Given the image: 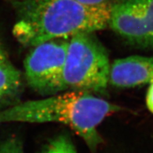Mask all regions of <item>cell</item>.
<instances>
[{
  "mask_svg": "<svg viewBox=\"0 0 153 153\" xmlns=\"http://www.w3.org/2000/svg\"><path fill=\"white\" fill-rule=\"evenodd\" d=\"M13 34L24 46L94 33L108 26L111 4L88 5L77 0H15Z\"/></svg>",
  "mask_w": 153,
  "mask_h": 153,
  "instance_id": "cell-1",
  "label": "cell"
},
{
  "mask_svg": "<svg viewBox=\"0 0 153 153\" xmlns=\"http://www.w3.org/2000/svg\"><path fill=\"white\" fill-rule=\"evenodd\" d=\"M120 107L75 91L45 98L17 103L0 111V124L7 123H59L70 127L91 150L102 143L97 128L105 118L120 111Z\"/></svg>",
  "mask_w": 153,
  "mask_h": 153,
  "instance_id": "cell-2",
  "label": "cell"
},
{
  "mask_svg": "<svg viewBox=\"0 0 153 153\" xmlns=\"http://www.w3.org/2000/svg\"><path fill=\"white\" fill-rule=\"evenodd\" d=\"M110 67L107 51L93 33L72 36L63 70L65 89L103 94L108 84Z\"/></svg>",
  "mask_w": 153,
  "mask_h": 153,
  "instance_id": "cell-3",
  "label": "cell"
},
{
  "mask_svg": "<svg viewBox=\"0 0 153 153\" xmlns=\"http://www.w3.org/2000/svg\"><path fill=\"white\" fill-rule=\"evenodd\" d=\"M69 39L60 38L38 44L25 58V79L36 92L52 96L65 90L63 70Z\"/></svg>",
  "mask_w": 153,
  "mask_h": 153,
  "instance_id": "cell-4",
  "label": "cell"
},
{
  "mask_svg": "<svg viewBox=\"0 0 153 153\" xmlns=\"http://www.w3.org/2000/svg\"><path fill=\"white\" fill-rule=\"evenodd\" d=\"M108 26L128 43L153 48V0H118L111 4Z\"/></svg>",
  "mask_w": 153,
  "mask_h": 153,
  "instance_id": "cell-5",
  "label": "cell"
},
{
  "mask_svg": "<svg viewBox=\"0 0 153 153\" xmlns=\"http://www.w3.org/2000/svg\"><path fill=\"white\" fill-rule=\"evenodd\" d=\"M153 82V56L132 55L111 65L108 83L118 88H131Z\"/></svg>",
  "mask_w": 153,
  "mask_h": 153,
  "instance_id": "cell-6",
  "label": "cell"
},
{
  "mask_svg": "<svg viewBox=\"0 0 153 153\" xmlns=\"http://www.w3.org/2000/svg\"><path fill=\"white\" fill-rule=\"evenodd\" d=\"M22 76L7 60L0 63V105L14 100L22 91Z\"/></svg>",
  "mask_w": 153,
  "mask_h": 153,
  "instance_id": "cell-7",
  "label": "cell"
},
{
  "mask_svg": "<svg viewBox=\"0 0 153 153\" xmlns=\"http://www.w3.org/2000/svg\"><path fill=\"white\" fill-rule=\"evenodd\" d=\"M41 153H76L71 140L62 135L55 137L49 143Z\"/></svg>",
  "mask_w": 153,
  "mask_h": 153,
  "instance_id": "cell-8",
  "label": "cell"
},
{
  "mask_svg": "<svg viewBox=\"0 0 153 153\" xmlns=\"http://www.w3.org/2000/svg\"><path fill=\"white\" fill-rule=\"evenodd\" d=\"M0 153H26L23 143L17 137H10L0 142Z\"/></svg>",
  "mask_w": 153,
  "mask_h": 153,
  "instance_id": "cell-9",
  "label": "cell"
},
{
  "mask_svg": "<svg viewBox=\"0 0 153 153\" xmlns=\"http://www.w3.org/2000/svg\"><path fill=\"white\" fill-rule=\"evenodd\" d=\"M146 104L148 108L153 114V82L150 84L146 97Z\"/></svg>",
  "mask_w": 153,
  "mask_h": 153,
  "instance_id": "cell-10",
  "label": "cell"
},
{
  "mask_svg": "<svg viewBox=\"0 0 153 153\" xmlns=\"http://www.w3.org/2000/svg\"><path fill=\"white\" fill-rule=\"evenodd\" d=\"M77 1L88 5H101L110 3L112 0H77Z\"/></svg>",
  "mask_w": 153,
  "mask_h": 153,
  "instance_id": "cell-11",
  "label": "cell"
},
{
  "mask_svg": "<svg viewBox=\"0 0 153 153\" xmlns=\"http://www.w3.org/2000/svg\"><path fill=\"white\" fill-rule=\"evenodd\" d=\"M7 60H8V59H7L6 53L4 52V51L2 47L1 46V45H0V63L4 62V61Z\"/></svg>",
  "mask_w": 153,
  "mask_h": 153,
  "instance_id": "cell-12",
  "label": "cell"
}]
</instances>
